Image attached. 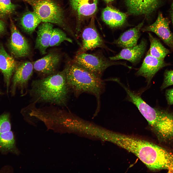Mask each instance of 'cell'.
Listing matches in <instances>:
<instances>
[{"mask_svg": "<svg viewBox=\"0 0 173 173\" xmlns=\"http://www.w3.org/2000/svg\"><path fill=\"white\" fill-rule=\"evenodd\" d=\"M102 19L107 25L111 28L122 26L124 23L127 15L110 6H107L103 10Z\"/></svg>", "mask_w": 173, "mask_h": 173, "instance_id": "19", "label": "cell"}, {"mask_svg": "<svg viewBox=\"0 0 173 173\" xmlns=\"http://www.w3.org/2000/svg\"><path fill=\"white\" fill-rule=\"evenodd\" d=\"M165 95L168 104L173 105V88L166 90Z\"/></svg>", "mask_w": 173, "mask_h": 173, "instance_id": "28", "label": "cell"}, {"mask_svg": "<svg viewBox=\"0 0 173 173\" xmlns=\"http://www.w3.org/2000/svg\"><path fill=\"white\" fill-rule=\"evenodd\" d=\"M17 67L14 59L6 51L3 47L0 46V70L4 76L7 93L11 77Z\"/></svg>", "mask_w": 173, "mask_h": 173, "instance_id": "17", "label": "cell"}, {"mask_svg": "<svg viewBox=\"0 0 173 173\" xmlns=\"http://www.w3.org/2000/svg\"><path fill=\"white\" fill-rule=\"evenodd\" d=\"M108 140L137 156L149 169L173 171V154L151 142L118 133L109 132Z\"/></svg>", "mask_w": 173, "mask_h": 173, "instance_id": "1", "label": "cell"}, {"mask_svg": "<svg viewBox=\"0 0 173 173\" xmlns=\"http://www.w3.org/2000/svg\"><path fill=\"white\" fill-rule=\"evenodd\" d=\"M5 24L2 20L0 19V34L5 31Z\"/></svg>", "mask_w": 173, "mask_h": 173, "instance_id": "29", "label": "cell"}, {"mask_svg": "<svg viewBox=\"0 0 173 173\" xmlns=\"http://www.w3.org/2000/svg\"><path fill=\"white\" fill-rule=\"evenodd\" d=\"M150 46L148 53L159 59L164 60L167 55L170 52L169 49L164 46L159 40L148 33Z\"/></svg>", "mask_w": 173, "mask_h": 173, "instance_id": "22", "label": "cell"}, {"mask_svg": "<svg viewBox=\"0 0 173 173\" xmlns=\"http://www.w3.org/2000/svg\"><path fill=\"white\" fill-rule=\"evenodd\" d=\"M11 125L9 115L7 113L0 116V134L11 130Z\"/></svg>", "mask_w": 173, "mask_h": 173, "instance_id": "26", "label": "cell"}, {"mask_svg": "<svg viewBox=\"0 0 173 173\" xmlns=\"http://www.w3.org/2000/svg\"><path fill=\"white\" fill-rule=\"evenodd\" d=\"M15 140L11 130L0 134V152L3 153H13L15 148Z\"/></svg>", "mask_w": 173, "mask_h": 173, "instance_id": "23", "label": "cell"}, {"mask_svg": "<svg viewBox=\"0 0 173 173\" xmlns=\"http://www.w3.org/2000/svg\"><path fill=\"white\" fill-rule=\"evenodd\" d=\"M64 41L73 43L72 40L68 37L62 30L58 28H53L50 40L49 47L58 46Z\"/></svg>", "mask_w": 173, "mask_h": 173, "instance_id": "24", "label": "cell"}, {"mask_svg": "<svg viewBox=\"0 0 173 173\" xmlns=\"http://www.w3.org/2000/svg\"><path fill=\"white\" fill-rule=\"evenodd\" d=\"M142 31L154 33L173 51V35L169 28V22L161 13H159L155 22L143 28Z\"/></svg>", "mask_w": 173, "mask_h": 173, "instance_id": "11", "label": "cell"}, {"mask_svg": "<svg viewBox=\"0 0 173 173\" xmlns=\"http://www.w3.org/2000/svg\"><path fill=\"white\" fill-rule=\"evenodd\" d=\"M71 8L79 18L94 15L97 11L98 0H70Z\"/></svg>", "mask_w": 173, "mask_h": 173, "instance_id": "18", "label": "cell"}, {"mask_svg": "<svg viewBox=\"0 0 173 173\" xmlns=\"http://www.w3.org/2000/svg\"><path fill=\"white\" fill-rule=\"evenodd\" d=\"M81 37L82 43L76 54L98 48H106L103 40L93 25H89L83 30Z\"/></svg>", "mask_w": 173, "mask_h": 173, "instance_id": "10", "label": "cell"}, {"mask_svg": "<svg viewBox=\"0 0 173 173\" xmlns=\"http://www.w3.org/2000/svg\"><path fill=\"white\" fill-rule=\"evenodd\" d=\"M16 8L11 0H0V18H4L13 13Z\"/></svg>", "mask_w": 173, "mask_h": 173, "instance_id": "25", "label": "cell"}, {"mask_svg": "<svg viewBox=\"0 0 173 173\" xmlns=\"http://www.w3.org/2000/svg\"><path fill=\"white\" fill-rule=\"evenodd\" d=\"M30 5L42 22L61 27L72 36L75 34L66 25L63 10L53 0H22Z\"/></svg>", "mask_w": 173, "mask_h": 173, "instance_id": "4", "label": "cell"}, {"mask_svg": "<svg viewBox=\"0 0 173 173\" xmlns=\"http://www.w3.org/2000/svg\"><path fill=\"white\" fill-rule=\"evenodd\" d=\"M53 29L52 24L48 22H43L38 26L35 48L42 55L46 53L47 49L49 47Z\"/></svg>", "mask_w": 173, "mask_h": 173, "instance_id": "16", "label": "cell"}, {"mask_svg": "<svg viewBox=\"0 0 173 173\" xmlns=\"http://www.w3.org/2000/svg\"><path fill=\"white\" fill-rule=\"evenodd\" d=\"M71 91L64 68L62 71L33 81L30 92L37 101L65 106Z\"/></svg>", "mask_w": 173, "mask_h": 173, "instance_id": "2", "label": "cell"}, {"mask_svg": "<svg viewBox=\"0 0 173 173\" xmlns=\"http://www.w3.org/2000/svg\"><path fill=\"white\" fill-rule=\"evenodd\" d=\"M164 77L163 82L161 87V90L173 85V70H166L164 72Z\"/></svg>", "mask_w": 173, "mask_h": 173, "instance_id": "27", "label": "cell"}, {"mask_svg": "<svg viewBox=\"0 0 173 173\" xmlns=\"http://www.w3.org/2000/svg\"><path fill=\"white\" fill-rule=\"evenodd\" d=\"M156 126L159 136L165 143H173V110L158 108Z\"/></svg>", "mask_w": 173, "mask_h": 173, "instance_id": "6", "label": "cell"}, {"mask_svg": "<svg viewBox=\"0 0 173 173\" xmlns=\"http://www.w3.org/2000/svg\"><path fill=\"white\" fill-rule=\"evenodd\" d=\"M34 69L32 62L29 61L23 62L17 67L15 70L12 79L11 92L15 94L18 87L23 94L26 90L28 82L33 73Z\"/></svg>", "mask_w": 173, "mask_h": 173, "instance_id": "7", "label": "cell"}, {"mask_svg": "<svg viewBox=\"0 0 173 173\" xmlns=\"http://www.w3.org/2000/svg\"><path fill=\"white\" fill-rule=\"evenodd\" d=\"M146 46V40L143 39L139 44L133 47L124 48L118 54L110 57V60L113 61L125 60L132 64L136 63L141 59Z\"/></svg>", "mask_w": 173, "mask_h": 173, "instance_id": "14", "label": "cell"}, {"mask_svg": "<svg viewBox=\"0 0 173 173\" xmlns=\"http://www.w3.org/2000/svg\"><path fill=\"white\" fill-rule=\"evenodd\" d=\"M143 22L139 24L136 27L124 32L113 43L124 48L130 47L137 45L140 35V30Z\"/></svg>", "mask_w": 173, "mask_h": 173, "instance_id": "20", "label": "cell"}, {"mask_svg": "<svg viewBox=\"0 0 173 173\" xmlns=\"http://www.w3.org/2000/svg\"><path fill=\"white\" fill-rule=\"evenodd\" d=\"M60 59V56L58 53H49L32 62L34 69L42 75L47 76L56 72Z\"/></svg>", "mask_w": 173, "mask_h": 173, "instance_id": "13", "label": "cell"}, {"mask_svg": "<svg viewBox=\"0 0 173 173\" xmlns=\"http://www.w3.org/2000/svg\"><path fill=\"white\" fill-rule=\"evenodd\" d=\"M67 83L76 96L83 93L92 94L96 98L98 109L105 84L101 77L72 61L65 68Z\"/></svg>", "mask_w": 173, "mask_h": 173, "instance_id": "3", "label": "cell"}, {"mask_svg": "<svg viewBox=\"0 0 173 173\" xmlns=\"http://www.w3.org/2000/svg\"><path fill=\"white\" fill-rule=\"evenodd\" d=\"M169 64L151 55L149 53L145 56L136 75L144 77L148 85L156 74L161 68Z\"/></svg>", "mask_w": 173, "mask_h": 173, "instance_id": "12", "label": "cell"}, {"mask_svg": "<svg viewBox=\"0 0 173 173\" xmlns=\"http://www.w3.org/2000/svg\"><path fill=\"white\" fill-rule=\"evenodd\" d=\"M101 77L104 71L108 68L116 65H122L131 68L125 62H114L109 60L100 54L83 53L76 54L72 61Z\"/></svg>", "mask_w": 173, "mask_h": 173, "instance_id": "5", "label": "cell"}, {"mask_svg": "<svg viewBox=\"0 0 173 173\" xmlns=\"http://www.w3.org/2000/svg\"><path fill=\"white\" fill-rule=\"evenodd\" d=\"M42 21L33 11L25 12L20 20V25L24 30L28 34H32Z\"/></svg>", "mask_w": 173, "mask_h": 173, "instance_id": "21", "label": "cell"}, {"mask_svg": "<svg viewBox=\"0 0 173 173\" xmlns=\"http://www.w3.org/2000/svg\"><path fill=\"white\" fill-rule=\"evenodd\" d=\"M10 20L11 36L10 47L11 52L17 58L26 57L31 52L28 42L17 28L11 19Z\"/></svg>", "mask_w": 173, "mask_h": 173, "instance_id": "8", "label": "cell"}, {"mask_svg": "<svg viewBox=\"0 0 173 173\" xmlns=\"http://www.w3.org/2000/svg\"><path fill=\"white\" fill-rule=\"evenodd\" d=\"M105 2L107 3L111 2L114 0H103Z\"/></svg>", "mask_w": 173, "mask_h": 173, "instance_id": "30", "label": "cell"}, {"mask_svg": "<svg viewBox=\"0 0 173 173\" xmlns=\"http://www.w3.org/2000/svg\"><path fill=\"white\" fill-rule=\"evenodd\" d=\"M115 82H117L124 88L127 94V100L132 102L136 106L150 126L156 117V108L151 107L142 99L140 95L131 90L117 79L116 80Z\"/></svg>", "mask_w": 173, "mask_h": 173, "instance_id": "9", "label": "cell"}, {"mask_svg": "<svg viewBox=\"0 0 173 173\" xmlns=\"http://www.w3.org/2000/svg\"><path fill=\"white\" fill-rule=\"evenodd\" d=\"M130 13L148 15L157 8L158 0H124Z\"/></svg>", "mask_w": 173, "mask_h": 173, "instance_id": "15", "label": "cell"}]
</instances>
